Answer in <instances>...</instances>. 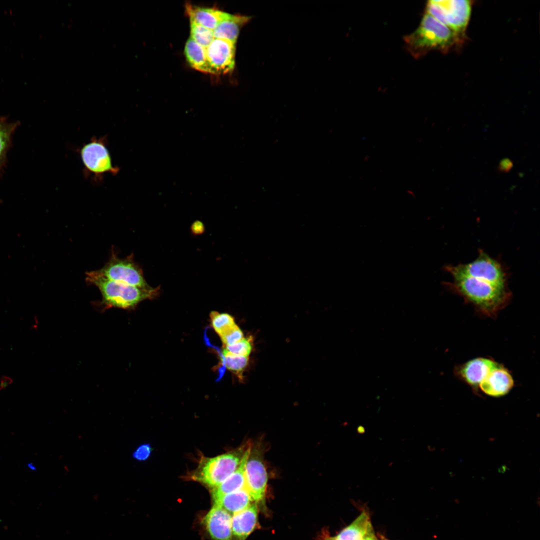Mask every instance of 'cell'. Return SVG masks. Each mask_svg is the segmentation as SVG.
Returning a JSON list of instances; mask_svg holds the SVG:
<instances>
[{
  "label": "cell",
  "mask_w": 540,
  "mask_h": 540,
  "mask_svg": "<svg viewBox=\"0 0 540 540\" xmlns=\"http://www.w3.org/2000/svg\"><path fill=\"white\" fill-rule=\"evenodd\" d=\"M326 540H338L336 538V536H334V537L329 538H327Z\"/></svg>",
  "instance_id": "cell-31"
},
{
  "label": "cell",
  "mask_w": 540,
  "mask_h": 540,
  "mask_svg": "<svg viewBox=\"0 0 540 540\" xmlns=\"http://www.w3.org/2000/svg\"><path fill=\"white\" fill-rule=\"evenodd\" d=\"M513 163L508 158H504L502 160L498 166V169L502 172H508L512 168Z\"/></svg>",
  "instance_id": "cell-28"
},
{
  "label": "cell",
  "mask_w": 540,
  "mask_h": 540,
  "mask_svg": "<svg viewBox=\"0 0 540 540\" xmlns=\"http://www.w3.org/2000/svg\"><path fill=\"white\" fill-rule=\"evenodd\" d=\"M498 364L492 358L478 357L457 366L454 372L460 380L477 390L480 382Z\"/></svg>",
  "instance_id": "cell-11"
},
{
  "label": "cell",
  "mask_w": 540,
  "mask_h": 540,
  "mask_svg": "<svg viewBox=\"0 0 540 540\" xmlns=\"http://www.w3.org/2000/svg\"><path fill=\"white\" fill-rule=\"evenodd\" d=\"M192 232L194 234H200L204 231V226L202 222L199 220L195 221L191 226Z\"/></svg>",
  "instance_id": "cell-29"
},
{
  "label": "cell",
  "mask_w": 540,
  "mask_h": 540,
  "mask_svg": "<svg viewBox=\"0 0 540 540\" xmlns=\"http://www.w3.org/2000/svg\"><path fill=\"white\" fill-rule=\"evenodd\" d=\"M258 518V508L255 502L232 514V536H233L236 540H245L256 528Z\"/></svg>",
  "instance_id": "cell-14"
},
{
  "label": "cell",
  "mask_w": 540,
  "mask_h": 540,
  "mask_svg": "<svg viewBox=\"0 0 540 540\" xmlns=\"http://www.w3.org/2000/svg\"><path fill=\"white\" fill-rule=\"evenodd\" d=\"M96 272L108 280L141 288H151L146 282L142 269L136 263L131 254L120 258L112 250L108 261Z\"/></svg>",
  "instance_id": "cell-8"
},
{
  "label": "cell",
  "mask_w": 540,
  "mask_h": 540,
  "mask_svg": "<svg viewBox=\"0 0 540 540\" xmlns=\"http://www.w3.org/2000/svg\"><path fill=\"white\" fill-rule=\"evenodd\" d=\"M184 52L192 68L201 72L211 74L206 48L190 38L186 43Z\"/></svg>",
  "instance_id": "cell-20"
},
{
  "label": "cell",
  "mask_w": 540,
  "mask_h": 540,
  "mask_svg": "<svg viewBox=\"0 0 540 540\" xmlns=\"http://www.w3.org/2000/svg\"><path fill=\"white\" fill-rule=\"evenodd\" d=\"M204 524L212 540H232V515L214 504L204 518Z\"/></svg>",
  "instance_id": "cell-12"
},
{
  "label": "cell",
  "mask_w": 540,
  "mask_h": 540,
  "mask_svg": "<svg viewBox=\"0 0 540 540\" xmlns=\"http://www.w3.org/2000/svg\"><path fill=\"white\" fill-rule=\"evenodd\" d=\"M268 476L262 454L258 446H252L246 464V489L255 503L264 502Z\"/></svg>",
  "instance_id": "cell-9"
},
{
  "label": "cell",
  "mask_w": 540,
  "mask_h": 540,
  "mask_svg": "<svg viewBox=\"0 0 540 540\" xmlns=\"http://www.w3.org/2000/svg\"><path fill=\"white\" fill-rule=\"evenodd\" d=\"M152 452L151 446L148 444L140 445L132 452V457L138 461H144L148 458Z\"/></svg>",
  "instance_id": "cell-27"
},
{
  "label": "cell",
  "mask_w": 540,
  "mask_h": 540,
  "mask_svg": "<svg viewBox=\"0 0 540 540\" xmlns=\"http://www.w3.org/2000/svg\"><path fill=\"white\" fill-rule=\"evenodd\" d=\"M363 540H377L373 530H371L363 539Z\"/></svg>",
  "instance_id": "cell-30"
},
{
  "label": "cell",
  "mask_w": 540,
  "mask_h": 540,
  "mask_svg": "<svg viewBox=\"0 0 540 540\" xmlns=\"http://www.w3.org/2000/svg\"><path fill=\"white\" fill-rule=\"evenodd\" d=\"M460 37L426 13L417 29L404 40L408 51L417 58L432 50L446 52L460 42Z\"/></svg>",
  "instance_id": "cell-2"
},
{
  "label": "cell",
  "mask_w": 540,
  "mask_h": 540,
  "mask_svg": "<svg viewBox=\"0 0 540 540\" xmlns=\"http://www.w3.org/2000/svg\"><path fill=\"white\" fill-rule=\"evenodd\" d=\"M206 48L211 74H224L232 71L235 65V43L214 38Z\"/></svg>",
  "instance_id": "cell-10"
},
{
  "label": "cell",
  "mask_w": 540,
  "mask_h": 540,
  "mask_svg": "<svg viewBox=\"0 0 540 540\" xmlns=\"http://www.w3.org/2000/svg\"><path fill=\"white\" fill-rule=\"evenodd\" d=\"M224 348L233 354L244 356H248L252 350L250 341L245 338L231 345L224 346Z\"/></svg>",
  "instance_id": "cell-25"
},
{
  "label": "cell",
  "mask_w": 540,
  "mask_h": 540,
  "mask_svg": "<svg viewBox=\"0 0 540 540\" xmlns=\"http://www.w3.org/2000/svg\"><path fill=\"white\" fill-rule=\"evenodd\" d=\"M252 18L251 16L226 13L224 18L213 30L214 38L236 43L241 28Z\"/></svg>",
  "instance_id": "cell-16"
},
{
  "label": "cell",
  "mask_w": 540,
  "mask_h": 540,
  "mask_svg": "<svg viewBox=\"0 0 540 540\" xmlns=\"http://www.w3.org/2000/svg\"><path fill=\"white\" fill-rule=\"evenodd\" d=\"M452 278V282H444L446 288L486 316H496L510 300L512 293L508 285L497 284L480 277L454 276Z\"/></svg>",
  "instance_id": "cell-1"
},
{
  "label": "cell",
  "mask_w": 540,
  "mask_h": 540,
  "mask_svg": "<svg viewBox=\"0 0 540 540\" xmlns=\"http://www.w3.org/2000/svg\"><path fill=\"white\" fill-rule=\"evenodd\" d=\"M250 444L214 457L204 458L191 474L192 478L212 488L218 486L238 468Z\"/></svg>",
  "instance_id": "cell-4"
},
{
  "label": "cell",
  "mask_w": 540,
  "mask_h": 540,
  "mask_svg": "<svg viewBox=\"0 0 540 540\" xmlns=\"http://www.w3.org/2000/svg\"><path fill=\"white\" fill-rule=\"evenodd\" d=\"M220 338L224 346L234 344L244 338L242 332L236 324Z\"/></svg>",
  "instance_id": "cell-26"
},
{
  "label": "cell",
  "mask_w": 540,
  "mask_h": 540,
  "mask_svg": "<svg viewBox=\"0 0 540 540\" xmlns=\"http://www.w3.org/2000/svg\"><path fill=\"white\" fill-rule=\"evenodd\" d=\"M19 124L18 122H8L6 118L0 116V174L6 164L12 135Z\"/></svg>",
  "instance_id": "cell-21"
},
{
  "label": "cell",
  "mask_w": 540,
  "mask_h": 540,
  "mask_svg": "<svg viewBox=\"0 0 540 540\" xmlns=\"http://www.w3.org/2000/svg\"><path fill=\"white\" fill-rule=\"evenodd\" d=\"M222 357L226 367L241 378L242 372L248 364V356L238 355L224 348L222 350Z\"/></svg>",
  "instance_id": "cell-22"
},
{
  "label": "cell",
  "mask_w": 540,
  "mask_h": 540,
  "mask_svg": "<svg viewBox=\"0 0 540 540\" xmlns=\"http://www.w3.org/2000/svg\"><path fill=\"white\" fill-rule=\"evenodd\" d=\"M472 9L468 0H430L426 12L458 36H464L468 26Z\"/></svg>",
  "instance_id": "cell-6"
},
{
  "label": "cell",
  "mask_w": 540,
  "mask_h": 540,
  "mask_svg": "<svg viewBox=\"0 0 540 540\" xmlns=\"http://www.w3.org/2000/svg\"><path fill=\"white\" fill-rule=\"evenodd\" d=\"M514 386V380L510 372L498 364L480 382L478 388L488 396L500 397L510 392Z\"/></svg>",
  "instance_id": "cell-13"
},
{
  "label": "cell",
  "mask_w": 540,
  "mask_h": 540,
  "mask_svg": "<svg viewBox=\"0 0 540 540\" xmlns=\"http://www.w3.org/2000/svg\"><path fill=\"white\" fill-rule=\"evenodd\" d=\"M210 318L212 328L220 336L236 325L234 318L226 313L212 312Z\"/></svg>",
  "instance_id": "cell-23"
},
{
  "label": "cell",
  "mask_w": 540,
  "mask_h": 540,
  "mask_svg": "<svg viewBox=\"0 0 540 540\" xmlns=\"http://www.w3.org/2000/svg\"><path fill=\"white\" fill-rule=\"evenodd\" d=\"M185 8L190 22L212 30L227 13L214 8H202L190 4H186Z\"/></svg>",
  "instance_id": "cell-17"
},
{
  "label": "cell",
  "mask_w": 540,
  "mask_h": 540,
  "mask_svg": "<svg viewBox=\"0 0 540 540\" xmlns=\"http://www.w3.org/2000/svg\"><path fill=\"white\" fill-rule=\"evenodd\" d=\"M445 270L452 276L480 277L494 283L508 285V274L500 261L480 250L476 260L467 264L448 265Z\"/></svg>",
  "instance_id": "cell-7"
},
{
  "label": "cell",
  "mask_w": 540,
  "mask_h": 540,
  "mask_svg": "<svg viewBox=\"0 0 540 540\" xmlns=\"http://www.w3.org/2000/svg\"><path fill=\"white\" fill-rule=\"evenodd\" d=\"M252 444L246 450L236 470L218 486L213 488L212 496L214 501L225 494L246 488L245 468L247 459L250 453Z\"/></svg>",
  "instance_id": "cell-15"
},
{
  "label": "cell",
  "mask_w": 540,
  "mask_h": 540,
  "mask_svg": "<svg viewBox=\"0 0 540 540\" xmlns=\"http://www.w3.org/2000/svg\"><path fill=\"white\" fill-rule=\"evenodd\" d=\"M79 152L84 173L96 182L101 180L106 174L115 176L120 172V168L112 164L106 136H93Z\"/></svg>",
  "instance_id": "cell-5"
},
{
  "label": "cell",
  "mask_w": 540,
  "mask_h": 540,
  "mask_svg": "<svg viewBox=\"0 0 540 540\" xmlns=\"http://www.w3.org/2000/svg\"><path fill=\"white\" fill-rule=\"evenodd\" d=\"M86 280L99 289L102 296V304L105 308H134L141 302L156 296L160 290V286L145 288L112 280L96 270L87 272Z\"/></svg>",
  "instance_id": "cell-3"
},
{
  "label": "cell",
  "mask_w": 540,
  "mask_h": 540,
  "mask_svg": "<svg viewBox=\"0 0 540 540\" xmlns=\"http://www.w3.org/2000/svg\"><path fill=\"white\" fill-rule=\"evenodd\" d=\"M190 36L200 45L206 48L214 38L213 30L190 22Z\"/></svg>",
  "instance_id": "cell-24"
},
{
  "label": "cell",
  "mask_w": 540,
  "mask_h": 540,
  "mask_svg": "<svg viewBox=\"0 0 540 540\" xmlns=\"http://www.w3.org/2000/svg\"><path fill=\"white\" fill-rule=\"evenodd\" d=\"M252 502L247 490L243 488L225 494L214 502V505L234 514L248 507Z\"/></svg>",
  "instance_id": "cell-18"
},
{
  "label": "cell",
  "mask_w": 540,
  "mask_h": 540,
  "mask_svg": "<svg viewBox=\"0 0 540 540\" xmlns=\"http://www.w3.org/2000/svg\"><path fill=\"white\" fill-rule=\"evenodd\" d=\"M372 530L368 513L363 511L350 525L342 530L336 538L338 540H363Z\"/></svg>",
  "instance_id": "cell-19"
}]
</instances>
